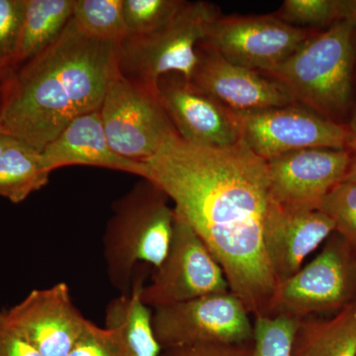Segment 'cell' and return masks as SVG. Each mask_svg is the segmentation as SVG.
<instances>
[{"instance_id":"83f0119b","label":"cell","mask_w":356,"mask_h":356,"mask_svg":"<svg viewBox=\"0 0 356 356\" xmlns=\"http://www.w3.org/2000/svg\"><path fill=\"white\" fill-rule=\"evenodd\" d=\"M67 356H123V348L116 332L88 320Z\"/></svg>"},{"instance_id":"7a4b0ae2","label":"cell","mask_w":356,"mask_h":356,"mask_svg":"<svg viewBox=\"0 0 356 356\" xmlns=\"http://www.w3.org/2000/svg\"><path fill=\"white\" fill-rule=\"evenodd\" d=\"M117 48L89 38L72 18L48 48L6 70L1 132L43 151L70 122L100 109L118 72Z\"/></svg>"},{"instance_id":"6da1fadb","label":"cell","mask_w":356,"mask_h":356,"mask_svg":"<svg viewBox=\"0 0 356 356\" xmlns=\"http://www.w3.org/2000/svg\"><path fill=\"white\" fill-rule=\"evenodd\" d=\"M143 163L145 179L175 203V212L219 262L229 291L250 315H268L277 282L264 247L273 200L267 161L242 140L231 147H203L175 133Z\"/></svg>"},{"instance_id":"8fae6325","label":"cell","mask_w":356,"mask_h":356,"mask_svg":"<svg viewBox=\"0 0 356 356\" xmlns=\"http://www.w3.org/2000/svg\"><path fill=\"white\" fill-rule=\"evenodd\" d=\"M313 32L283 22L276 15L222 16L213 21L200 46L233 64L269 74Z\"/></svg>"},{"instance_id":"52a82bcc","label":"cell","mask_w":356,"mask_h":356,"mask_svg":"<svg viewBox=\"0 0 356 356\" xmlns=\"http://www.w3.org/2000/svg\"><path fill=\"white\" fill-rule=\"evenodd\" d=\"M153 327L163 350L197 346H250L254 323L242 300L231 291L158 307Z\"/></svg>"},{"instance_id":"2e32d148","label":"cell","mask_w":356,"mask_h":356,"mask_svg":"<svg viewBox=\"0 0 356 356\" xmlns=\"http://www.w3.org/2000/svg\"><path fill=\"white\" fill-rule=\"evenodd\" d=\"M331 218L318 209L290 208L273 198L264 225V247L277 285L302 268L306 257L334 233Z\"/></svg>"},{"instance_id":"7402d4cb","label":"cell","mask_w":356,"mask_h":356,"mask_svg":"<svg viewBox=\"0 0 356 356\" xmlns=\"http://www.w3.org/2000/svg\"><path fill=\"white\" fill-rule=\"evenodd\" d=\"M122 6L123 0H74L72 21L89 38L119 44L127 36Z\"/></svg>"},{"instance_id":"836d02e7","label":"cell","mask_w":356,"mask_h":356,"mask_svg":"<svg viewBox=\"0 0 356 356\" xmlns=\"http://www.w3.org/2000/svg\"><path fill=\"white\" fill-rule=\"evenodd\" d=\"M348 128L351 135V143L356 142V107Z\"/></svg>"},{"instance_id":"5bb4252c","label":"cell","mask_w":356,"mask_h":356,"mask_svg":"<svg viewBox=\"0 0 356 356\" xmlns=\"http://www.w3.org/2000/svg\"><path fill=\"white\" fill-rule=\"evenodd\" d=\"M350 149H308L267 161L271 196L290 208L318 209L321 201L343 182Z\"/></svg>"},{"instance_id":"3957f363","label":"cell","mask_w":356,"mask_h":356,"mask_svg":"<svg viewBox=\"0 0 356 356\" xmlns=\"http://www.w3.org/2000/svg\"><path fill=\"white\" fill-rule=\"evenodd\" d=\"M170 198L149 180L140 178L113 204L103 245L109 281L120 295H130L136 268H158L172 242L175 209Z\"/></svg>"},{"instance_id":"8992f818","label":"cell","mask_w":356,"mask_h":356,"mask_svg":"<svg viewBox=\"0 0 356 356\" xmlns=\"http://www.w3.org/2000/svg\"><path fill=\"white\" fill-rule=\"evenodd\" d=\"M356 301V248L337 234L306 266L277 285L267 316L302 321Z\"/></svg>"},{"instance_id":"7c38bea8","label":"cell","mask_w":356,"mask_h":356,"mask_svg":"<svg viewBox=\"0 0 356 356\" xmlns=\"http://www.w3.org/2000/svg\"><path fill=\"white\" fill-rule=\"evenodd\" d=\"M42 356H67L86 327L64 282L33 290L20 303L0 312Z\"/></svg>"},{"instance_id":"1f68e13d","label":"cell","mask_w":356,"mask_h":356,"mask_svg":"<svg viewBox=\"0 0 356 356\" xmlns=\"http://www.w3.org/2000/svg\"><path fill=\"white\" fill-rule=\"evenodd\" d=\"M350 149L351 153L350 163L343 181L355 182L356 184V142L351 143Z\"/></svg>"},{"instance_id":"603a6c76","label":"cell","mask_w":356,"mask_h":356,"mask_svg":"<svg viewBox=\"0 0 356 356\" xmlns=\"http://www.w3.org/2000/svg\"><path fill=\"white\" fill-rule=\"evenodd\" d=\"M250 356H293L300 322L286 316L254 317Z\"/></svg>"},{"instance_id":"d6a6232c","label":"cell","mask_w":356,"mask_h":356,"mask_svg":"<svg viewBox=\"0 0 356 356\" xmlns=\"http://www.w3.org/2000/svg\"><path fill=\"white\" fill-rule=\"evenodd\" d=\"M16 140H18L14 139V138L10 137V136L7 135V134L0 132V156L6 151L7 147L13 145Z\"/></svg>"},{"instance_id":"4fadbf2b","label":"cell","mask_w":356,"mask_h":356,"mask_svg":"<svg viewBox=\"0 0 356 356\" xmlns=\"http://www.w3.org/2000/svg\"><path fill=\"white\" fill-rule=\"evenodd\" d=\"M158 96L177 135L185 142L227 147L242 140L236 114L180 74L161 77Z\"/></svg>"},{"instance_id":"f1b7e54d","label":"cell","mask_w":356,"mask_h":356,"mask_svg":"<svg viewBox=\"0 0 356 356\" xmlns=\"http://www.w3.org/2000/svg\"><path fill=\"white\" fill-rule=\"evenodd\" d=\"M252 346L197 344L163 350L159 356H250Z\"/></svg>"},{"instance_id":"4dcf8cb0","label":"cell","mask_w":356,"mask_h":356,"mask_svg":"<svg viewBox=\"0 0 356 356\" xmlns=\"http://www.w3.org/2000/svg\"><path fill=\"white\" fill-rule=\"evenodd\" d=\"M337 21L350 22L356 27V0H334Z\"/></svg>"},{"instance_id":"d6986e66","label":"cell","mask_w":356,"mask_h":356,"mask_svg":"<svg viewBox=\"0 0 356 356\" xmlns=\"http://www.w3.org/2000/svg\"><path fill=\"white\" fill-rule=\"evenodd\" d=\"M293 356H356L355 303L327 320H302Z\"/></svg>"},{"instance_id":"44dd1931","label":"cell","mask_w":356,"mask_h":356,"mask_svg":"<svg viewBox=\"0 0 356 356\" xmlns=\"http://www.w3.org/2000/svg\"><path fill=\"white\" fill-rule=\"evenodd\" d=\"M51 173L41 152L16 140L0 156V196L22 203L49 184Z\"/></svg>"},{"instance_id":"9c48e42d","label":"cell","mask_w":356,"mask_h":356,"mask_svg":"<svg viewBox=\"0 0 356 356\" xmlns=\"http://www.w3.org/2000/svg\"><path fill=\"white\" fill-rule=\"evenodd\" d=\"M99 110L110 147L131 161L151 159L177 133L159 96L119 72L110 81Z\"/></svg>"},{"instance_id":"9a60e30c","label":"cell","mask_w":356,"mask_h":356,"mask_svg":"<svg viewBox=\"0 0 356 356\" xmlns=\"http://www.w3.org/2000/svg\"><path fill=\"white\" fill-rule=\"evenodd\" d=\"M191 83L236 114L297 103L273 77L233 64L203 46H199L198 63Z\"/></svg>"},{"instance_id":"ffe728a7","label":"cell","mask_w":356,"mask_h":356,"mask_svg":"<svg viewBox=\"0 0 356 356\" xmlns=\"http://www.w3.org/2000/svg\"><path fill=\"white\" fill-rule=\"evenodd\" d=\"M74 0H25L15 65L48 48L64 32L74 14Z\"/></svg>"},{"instance_id":"4316f807","label":"cell","mask_w":356,"mask_h":356,"mask_svg":"<svg viewBox=\"0 0 356 356\" xmlns=\"http://www.w3.org/2000/svg\"><path fill=\"white\" fill-rule=\"evenodd\" d=\"M25 0H0V70L15 65Z\"/></svg>"},{"instance_id":"d590c367","label":"cell","mask_w":356,"mask_h":356,"mask_svg":"<svg viewBox=\"0 0 356 356\" xmlns=\"http://www.w3.org/2000/svg\"><path fill=\"white\" fill-rule=\"evenodd\" d=\"M355 316H356V301L355 302Z\"/></svg>"},{"instance_id":"d4e9b609","label":"cell","mask_w":356,"mask_h":356,"mask_svg":"<svg viewBox=\"0 0 356 356\" xmlns=\"http://www.w3.org/2000/svg\"><path fill=\"white\" fill-rule=\"evenodd\" d=\"M318 209L331 218L334 233L356 248V184H337L321 201Z\"/></svg>"},{"instance_id":"30bf717a","label":"cell","mask_w":356,"mask_h":356,"mask_svg":"<svg viewBox=\"0 0 356 356\" xmlns=\"http://www.w3.org/2000/svg\"><path fill=\"white\" fill-rule=\"evenodd\" d=\"M236 116L243 142L266 161L302 149L350 147L348 126L298 103Z\"/></svg>"},{"instance_id":"ba28073f","label":"cell","mask_w":356,"mask_h":356,"mask_svg":"<svg viewBox=\"0 0 356 356\" xmlns=\"http://www.w3.org/2000/svg\"><path fill=\"white\" fill-rule=\"evenodd\" d=\"M221 266L184 218L175 212L172 242L165 259L154 269L151 283L139 287L140 301L149 308L229 292Z\"/></svg>"},{"instance_id":"5b68a950","label":"cell","mask_w":356,"mask_h":356,"mask_svg":"<svg viewBox=\"0 0 356 356\" xmlns=\"http://www.w3.org/2000/svg\"><path fill=\"white\" fill-rule=\"evenodd\" d=\"M221 15L205 1L185 2L170 22L147 34L126 36L117 48V69L131 83L158 95L166 74L191 81L198 63V48L213 21Z\"/></svg>"},{"instance_id":"277c9868","label":"cell","mask_w":356,"mask_h":356,"mask_svg":"<svg viewBox=\"0 0 356 356\" xmlns=\"http://www.w3.org/2000/svg\"><path fill=\"white\" fill-rule=\"evenodd\" d=\"M355 33L350 22L337 21L313 33L267 76L282 84L298 104L339 123L353 93Z\"/></svg>"},{"instance_id":"ac0fdd59","label":"cell","mask_w":356,"mask_h":356,"mask_svg":"<svg viewBox=\"0 0 356 356\" xmlns=\"http://www.w3.org/2000/svg\"><path fill=\"white\" fill-rule=\"evenodd\" d=\"M142 284L138 278L130 295H120L106 307L105 325L118 334L123 356H159L163 350L154 334L153 312L140 299Z\"/></svg>"},{"instance_id":"e0dca14e","label":"cell","mask_w":356,"mask_h":356,"mask_svg":"<svg viewBox=\"0 0 356 356\" xmlns=\"http://www.w3.org/2000/svg\"><path fill=\"white\" fill-rule=\"evenodd\" d=\"M41 153L51 172L65 166L84 165L146 177L145 163L123 158L110 147L99 109L70 122Z\"/></svg>"},{"instance_id":"e575fe53","label":"cell","mask_w":356,"mask_h":356,"mask_svg":"<svg viewBox=\"0 0 356 356\" xmlns=\"http://www.w3.org/2000/svg\"><path fill=\"white\" fill-rule=\"evenodd\" d=\"M6 70H0V111H1L2 99H3L4 81H6ZM0 132H1V130H0Z\"/></svg>"},{"instance_id":"484cf974","label":"cell","mask_w":356,"mask_h":356,"mask_svg":"<svg viewBox=\"0 0 356 356\" xmlns=\"http://www.w3.org/2000/svg\"><path fill=\"white\" fill-rule=\"evenodd\" d=\"M288 25L323 27L337 22L334 0H285L275 14Z\"/></svg>"},{"instance_id":"cb8c5ba5","label":"cell","mask_w":356,"mask_h":356,"mask_svg":"<svg viewBox=\"0 0 356 356\" xmlns=\"http://www.w3.org/2000/svg\"><path fill=\"white\" fill-rule=\"evenodd\" d=\"M184 0H123L127 36L147 34L170 22L184 7Z\"/></svg>"},{"instance_id":"f546056e","label":"cell","mask_w":356,"mask_h":356,"mask_svg":"<svg viewBox=\"0 0 356 356\" xmlns=\"http://www.w3.org/2000/svg\"><path fill=\"white\" fill-rule=\"evenodd\" d=\"M0 356H42L0 313Z\"/></svg>"}]
</instances>
